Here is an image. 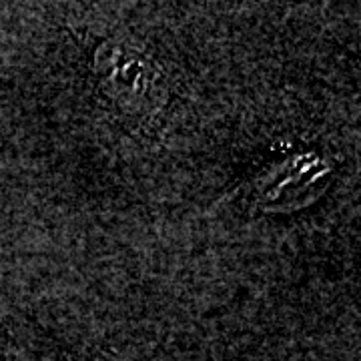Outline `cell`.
I'll use <instances>...</instances> for the list:
<instances>
[{
  "label": "cell",
  "instance_id": "1",
  "mask_svg": "<svg viewBox=\"0 0 361 361\" xmlns=\"http://www.w3.org/2000/svg\"><path fill=\"white\" fill-rule=\"evenodd\" d=\"M94 73L103 90L130 115H151L165 101L161 68L127 42H104L94 52Z\"/></svg>",
  "mask_w": 361,
  "mask_h": 361
}]
</instances>
